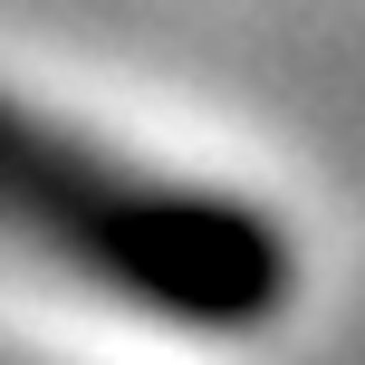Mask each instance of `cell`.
<instances>
[{
    "label": "cell",
    "mask_w": 365,
    "mask_h": 365,
    "mask_svg": "<svg viewBox=\"0 0 365 365\" xmlns=\"http://www.w3.org/2000/svg\"><path fill=\"white\" fill-rule=\"evenodd\" d=\"M0 250L164 336H259L298 289L289 231L221 182H182L106 135L0 96Z\"/></svg>",
    "instance_id": "6da1fadb"
}]
</instances>
